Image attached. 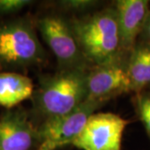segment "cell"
Returning a JSON list of instances; mask_svg holds the SVG:
<instances>
[{
  "label": "cell",
  "mask_w": 150,
  "mask_h": 150,
  "mask_svg": "<svg viewBox=\"0 0 150 150\" xmlns=\"http://www.w3.org/2000/svg\"><path fill=\"white\" fill-rule=\"evenodd\" d=\"M38 144V131L23 111L0 117V150H30Z\"/></svg>",
  "instance_id": "ba28073f"
},
{
  "label": "cell",
  "mask_w": 150,
  "mask_h": 150,
  "mask_svg": "<svg viewBox=\"0 0 150 150\" xmlns=\"http://www.w3.org/2000/svg\"><path fill=\"white\" fill-rule=\"evenodd\" d=\"M88 70L62 69L54 75L42 77L38 88L33 94L38 112L48 119L79 107L87 100Z\"/></svg>",
  "instance_id": "7a4b0ae2"
},
{
  "label": "cell",
  "mask_w": 150,
  "mask_h": 150,
  "mask_svg": "<svg viewBox=\"0 0 150 150\" xmlns=\"http://www.w3.org/2000/svg\"><path fill=\"white\" fill-rule=\"evenodd\" d=\"M132 91H140L150 83V44L133 48L126 66Z\"/></svg>",
  "instance_id": "8fae6325"
},
{
  "label": "cell",
  "mask_w": 150,
  "mask_h": 150,
  "mask_svg": "<svg viewBox=\"0 0 150 150\" xmlns=\"http://www.w3.org/2000/svg\"><path fill=\"white\" fill-rule=\"evenodd\" d=\"M31 4L29 0H0V15L18 13Z\"/></svg>",
  "instance_id": "5bb4252c"
},
{
  "label": "cell",
  "mask_w": 150,
  "mask_h": 150,
  "mask_svg": "<svg viewBox=\"0 0 150 150\" xmlns=\"http://www.w3.org/2000/svg\"><path fill=\"white\" fill-rule=\"evenodd\" d=\"M144 30L146 33L147 34V37L149 38V39L150 40V12L149 13V16H148V18H147V21H146V23H145L144 28Z\"/></svg>",
  "instance_id": "9a60e30c"
},
{
  "label": "cell",
  "mask_w": 150,
  "mask_h": 150,
  "mask_svg": "<svg viewBox=\"0 0 150 150\" xmlns=\"http://www.w3.org/2000/svg\"><path fill=\"white\" fill-rule=\"evenodd\" d=\"M138 110L150 139V96L142 95L138 98Z\"/></svg>",
  "instance_id": "7c38bea8"
},
{
  "label": "cell",
  "mask_w": 150,
  "mask_h": 150,
  "mask_svg": "<svg viewBox=\"0 0 150 150\" xmlns=\"http://www.w3.org/2000/svg\"><path fill=\"white\" fill-rule=\"evenodd\" d=\"M37 27L62 69H88L90 64L83 54L69 22L58 15H47L38 20Z\"/></svg>",
  "instance_id": "5b68a950"
},
{
  "label": "cell",
  "mask_w": 150,
  "mask_h": 150,
  "mask_svg": "<svg viewBox=\"0 0 150 150\" xmlns=\"http://www.w3.org/2000/svg\"><path fill=\"white\" fill-rule=\"evenodd\" d=\"M83 54L93 66L119 59L123 49L115 8H106L69 22Z\"/></svg>",
  "instance_id": "6da1fadb"
},
{
  "label": "cell",
  "mask_w": 150,
  "mask_h": 150,
  "mask_svg": "<svg viewBox=\"0 0 150 150\" xmlns=\"http://www.w3.org/2000/svg\"><path fill=\"white\" fill-rule=\"evenodd\" d=\"M34 87L31 79L16 72L0 73V106L12 108L32 98Z\"/></svg>",
  "instance_id": "30bf717a"
},
{
  "label": "cell",
  "mask_w": 150,
  "mask_h": 150,
  "mask_svg": "<svg viewBox=\"0 0 150 150\" xmlns=\"http://www.w3.org/2000/svg\"><path fill=\"white\" fill-rule=\"evenodd\" d=\"M132 91L126 66L120 59L93 66L87 74V99L107 103L110 98Z\"/></svg>",
  "instance_id": "52a82bcc"
},
{
  "label": "cell",
  "mask_w": 150,
  "mask_h": 150,
  "mask_svg": "<svg viewBox=\"0 0 150 150\" xmlns=\"http://www.w3.org/2000/svg\"><path fill=\"white\" fill-rule=\"evenodd\" d=\"M128 123L112 112H94L73 145L81 150H121Z\"/></svg>",
  "instance_id": "8992f818"
},
{
  "label": "cell",
  "mask_w": 150,
  "mask_h": 150,
  "mask_svg": "<svg viewBox=\"0 0 150 150\" xmlns=\"http://www.w3.org/2000/svg\"><path fill=\"white\" fill-rule=\"evenodd\" d=\"M97 4V1L92 0H66L59 2V5L64 9L71 12H84L91 9Z\"/></svg>",
  "instance_id": "4fadbf2b"
},
{
  "label": "cell",
  "mask_w": 150,
  "mask_h": 150,
  "mask_svg": "<svg viewBox=\"0 0 150 150\" xmlns=\"http://www.w3.org/2000/svg\"><path fill=\"white\" fill-rule=\"evenodd\" d=\"M117 13L123 49L133 48L136 38L144 30L149 13V2L145 0H119Z\"/></svg>",
  "instance_id": "9c48e42d"
},
{
  "label": "cell",
  "mask_w": 150,
  "mask_h": 150,
  "mask_svg": "<svg viewBox=\"0 0 150 150\" xmlns=\"http://www.w3.org/2000/svg\"><path fill=\"white\" fill-rule=\"evenodd\" d=\"M46 57L32 23L16 19L0 24V67L24 69L42 64Z\"/></svg>",
  "instance_id": "3957f363"
},
{
  "label": "cell",
  "mask_w": 150,
  "mask_h": 150,
  "mask_svg": "<svg viewBox=\"0 0 150 150\" xmlns=\"http://www.w3.org/2000/svg\"><path fill=\"white\" fill-rule=\"evenodd\" d=\"M106 102L87 99L79 107L64 115L46 119L38 131V150H57L73 144L88 119Z\"/></svg>",
  "instance_id": "277c9868"
}]
</instances>
